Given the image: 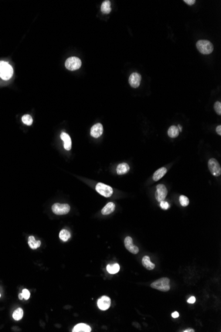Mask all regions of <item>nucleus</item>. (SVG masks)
Returning a JSON list of instances; mask_svg holds the SVG:
<instances>
[{
    "label": "nucleus",
    "instance_id": "1",
    "mask_svg": "<svg viewBox=\"0 0 221 332\" xmlns=\"http://www.w3.org/2000/svg\"><path fill=\"white\" fill-rule=\"evenodd\" d=\"M170 280L167 277H163L151 284V287L162 292H168L170 289Z\"/></svg>",
    "mask_w": 221,
    "mask_h": 332
},
{
    "label": "nucleus",
    "instance_id": "2",
    "mask_svg": "<svg viewBox=\"0 0 221 332\" xmlns=\"http://www.w3.org/2000/svg\"><path fill=\"white\" fill-rule=\"evenodd\" d=\"M197 48L201 54H209L213 51V44L207 40H200L196 44Z\"/></svg>",
    "mask_w": 221,
    "mask_h": 332
},
{
    "label": "nucleus",
    "instance_id": "3",
    "mask_svg": "<svg viewBox=\"0 0 221 332\" xmlns=\"http://www.w3.org/2000/svg\"><path fill=\"white\" fill-rule=\"evenodd\" d=\"M95 189L97 192L105 198L111 197L113 195V190L111 186L101 182L97 184Z\"/></svg>",
    "mask_w": 221,
    "mask_h": 332
},
{
    "label": "nucleus",
    "instance_id": "4",
    "mask_svg": "<svg viewBox=\"0 0 221 332\" xmlns=\"http://www.w3.org/2000/svg\"><path fill=\"white\" fill-rule=\"evenodd\" d=\"M66 68L69 70L73 71L79 69L81 66V61L78 57H70L66 60L65 63Z\"/></svg>",
    "mask_w": 221,
    "mask_h": 332
},
{
    "label": "nucleus",
    "instance_id": "5",
    "mask_svg": "<svg viewBox=\"0 0 221 332\" xmlns=\"http://www.w3.org/2000/svg\"><path fill=\"white\" fill-rule=\"evenodd\" d=\"M52 210L56 215H65L70 212V207L67 203H56L52 206Z\"/></svg>",
    "mask_w": 221,
    "mask_h": 332
},
{
    "label": "nucleus",
    "instance_id": "6",
    "mask_svg": "<svg viewBox=\"0 0 221 332\" xmlns=\"http://www.w3.org/2000/svg\"><path fill=\"white\" fill-rule=\"evenodd\" d=\"M209 169L210 173L214 176H219L221 175L220 165L215 159H210L208 162Z\"/></svg>",
    "mask_w": 221,
    "mask_h": 332
},
{
    "label": "nucleus",
    "instance_id": "7",
    "mask_svg": "<svg viewBox=\"0 0 221 332\" xmlns=\"http://www.w3.org/2000/svg\"><path fill=\"white\" fill-rule=\"evenodd\" d=\"M168 194V190L163 185H158L156 186V191L155 193V197L158 202H160L164 200Z\"/></svg>",
    "mask_w": 221,
    "mask_h": 332
},
{
    "label": "nucleus",
    "instance_id": "8",
    "mask_svg": "<svg viewBox=\"0 0 221 332\" xmlns=\"http://www.w3.org/2000/svg\"><path fill=\"white\" fill-rule=\"evenodd\" d=\"M125 246L128 251L132 254H137L139 251V249L133 243L132 239L131 237H127L125 239Z\"/></svg>",
    "mask_w": 221,
    "mask_h": 332
},
{
    "label": "nucleus",
    "instance_id": "9",
    "mask_svg": "<svg viewBox=\"0 0 221 332\" xmlns=\"http://www.w3.org/2000/svg\"><path fill=\"white\" fill-rule=\"evenodd\" d=\"M111 304V301L110 298L106 296H103L98 301H97V306L100 310H106L109 308Z\"/></svg>",
    "mask_w": 221,
    "mask_h": 332
},
{
    "label": "nucleus",
    "instance_id": "10",
    "mask_svg": "<svg viewBox=\"0 0 221 332\" xmlns=\"http://www.w3.org/2000/svg\"><path fill=\"white\" fill-rule=\"evenodd\" d=\"M141 80H142L141 75L138 73L134 72L130 76L128 82H129V84L131 87H132V88H136L140 86Z\"/></svg>",
    "mask_w": 221,
    "mask_h": 332
},
{
    "label": "nucleus",
    "instance_id": "11",
    "mask_svg": "<svg viewBox=\"0 0 221 332\" xmlns=\"http://www.w3.org/2000/svg\"><path fill=\"white\" fill-rule=\"evenodd\" d=\"M13 70L11 65H8L6 68L0 71V78L4 80H8L12 77Z\"/></svg>",
    "mask_w": 221,
    "mask_h": 332
},
{
    "label": "nucleus",
    "instance_id": "12",
    "mask_svg": "<svg viewBox=\"0 0 221 332\" xmlns=\"http://www.w3.org/2000/svg\"><path fill=\"white\" fill-rule=\"evenodd\" d=\"M104 132V127L102 124H97L91 127L90 134L94 138H99L103 134Z\"/></svg>",
    "mask_w": 221,
    "mask_h": 332
},
{
    "label": "nucleus",
    "instance_id": "13",
    "mask_svg": "<svg viewBox=\"0 0 221 332\" xmlns=\"http://www.w3.org/2000/svg\"><path fill=\"white\" fill-rule=\"evenodd\" d=\"M60 138L64 142V149L66 151H70L71 148V140L69 135L63 132L60 135Z\"/></svg>",
    "mask_w": 221,
    "mask_h": 332
},
{
    "label": "nucleus",
    "instance_id": "14",
    "mask_svg": "<svg viewBox=\"0 0 221 332\" xmlns=\"http://www.w3.org/2000/svg\"><path fill=\"white\" fill-rule=\"evenodd\" d=\"M130 170V166L127 163H121L117 167V173L119 175H125Z\"/></svg>",
    "mask_w": 221,
    "mask_h": 332
},
{
    "label": "nucleus",
    "instance_id": "15",
    "mask_svg": "<svg viewBox=\"0 0 221 332\" xmlns=\"http://www.w3.org/2000/svg\"><path fill=\"white\" fill-rule=\"evenodd\" d=\"M91 328L90 326L85 324H77L73 328V332H90Z\"/></svg>",
    "mask_w": 221,
    "mask_h": 332
},
{
    "label": "nucleus",
    "instance_id": "16",
    "mask_svg": "<svg viewBox=\"0 0 221 332\" xmlns=\"http://www.w3.org/2000/svg\"><path fill=\"white\" fill-rule=\"evenodd\" d=\"M115 209V204L113 202H109L102 209L101 213L103 215H109L113 212Z\"/></svg>",
    "mask_w": 221,
    "mask_h": 332
},
{
    "label": "nucleus",
    "instance_id": "17",
    "mask_svg": "<svg viewBox=\"0 0 221 332\" xmlns=\"http://www.w3.org/2000/svg\"><path fill=\"white\" fill-rule=\"evenodd\" d=\"M167 172V169L165 167H162L160 168H159L158 170H157L155 172H154V175H153V180L154 181H158L160 179H161V178L166 175Z\"/></svg>",
    "mask_w": 221,
    "mask_h": 332
},
{
    "label": "nucleus",
    "instance_id": "18",
    "mask_svg": "<svg viewBox=\"0 0 221 332\" xmlns=\"http://www.w3.org/2000/svg\"><path fill=\"white\" fill-rule=\"evenodd\" d=\"M142 263L143 266L145 267L147 270H151L155 268V264L151 262L150 259L148 256L143 257L142 260Z\"/></svg>",
    "mask_w": 221,
    "mask_h": 332
},
{
    "label": "nucleus",
    "instance_id": "19",
    "mask_svg": "<svg viewBox=\"0 0 221 332\" xmlns=\"http://www.w3.org/2000/svg\"><path fill=\"white\" fill-rule=\"evenodd\" d=\"M28 244L32 249H37L40 246L41 242L39 240H36L33 236H30L28 239Z\"/></svg>",
    "mask_w": 221,
    "mask_h": 332
},
{
    "label": "nucleus",
    "instance_id": "20",
    "mask_svg": "<svg viewBox=\"0 0 221 332\" xmlns=\"http://www.w3.org/2000/svg\"><path fill=\"white\" fill-rule=\"evenodd\" d=\"M179 131L177 126L172 125L169 127L168 131V135L171 138H176L179 135Z\"/></svg>",
    "mask_w": 221,
    "mask_h": 332
},
{
    "label": "nucleus",
    "instance_id": "21",
    "mask_svg": "<svg viewBox=\"0 0 221 332\" xmlns=\"http://www.w3.org/2000/svg\"><path fill=\"white\" fill-rule=\"evenodd\" d=\"M101 11L102 12V13H104V14L109 13L111 12V2L109 1H108V0L103 2V3L101 5Z\"/></svg>",
    "mask_w": 221,
    "mask_h": 332
},
{
    "label": "nucleus",
    "instance_id": "22",
    "mask_svg": "<svg viewBox=\"0 0 221 332\" xmlns=\"http://www.w3.org/2000/svg\"><path fill=\"white\" fill-rule=\"evenodd\" d=\"M107 270L108 273H109L110 274H116L119 271L120 266L117 263L113 264H108L107 266Z\"/></svg>",
    "mask_w": 221,
    "mask_h": 332
},
{
    "label": "nucleus",
    "instance_id": "23",
    "mask_svg": "<svg viewBox=\"0 0 221 332\" xmlns=\"http://www.w3.org/2000/svg\"><path fill=\"white\" fill-rule=\"evenodd\" d=\"M60 239L63 241H67L70 238L71 234L69 231L66 230V229H62L59 234Z\"/></svg>",
    "mask_w": 221,
    "mask_h": 332
},
{
    "label": "nucleus",
    "instance_id": "24",
    "mask_svg": "<svg viewBox=\"0 0 221 332\" xmlns=\"http://www.w3.org/2000/svg\"><path fill=\"white\" fill-rule=\"evenodd\" d=\"M23 310H22V308H19L17 310H15L13 314V319L17 321L20 320L23 318Z\"/></svg>",
    "mask_w": 221,
    "mask_h": 332
},
{
    "label": "nucleus",
    "instance_id": "25",
    "mask_svg": "<svg viewBox=\"0 0 221 332\" xmlns=\"http://www.w3.org/2000/svg\"><path fill=\"white\" fill-rule=\"evenodd\" d=\"M21 120L23 121V123L24 124H25V125H31L32 124H33V121L32 117L30 116V115H29V114L24 115L22 117Z\"/></svg>",
    "mask_w": 221,
    "mask_h": 332
},
{
    "label": "nucleus",
    "instance_id": "26",
    "mask_svg": "<svg viewBox=\"0 0 221 332\" xmlns=\"http://www.w3.org/2000/svg\"><path fill=\"white\" fill-rule=\"evenodd\" d=\"M179 202H180V204L182 206L186 207L189 205V200L187 197H186V196L182 195L180 196V197H179Z\"/></svg>",
    "mask_w": 221,
    "mask_h": 332
},
{
    "label": "nucleus",
    "instance_id": "27",
    "mask_svg": "<svg viewBox=\"0 0 221 332\" xmlns=\"http://www.w3.org/2000/svg\"><path fill=\"white\" fill-rule=\"evenodd\" d=\"M214 108L216 113L218 114L219 115H221V103L220 101L215 102Z\"/></svg>",
    "mask_w": 221,
    "mask_h": 332
},
{
    "label": "nucleus",
    "instance_id": "28",
    "mask_svg": "<svg viewBox=\"0 0 221 332\" xmlns=\"http://www.w3.org/2000/svg\"><path fill=\"white\" fill-rule=\"evenodd\" d=\"M21 294L23 295V298L25 300H28L30 298V292H29V291L27 289H23Z\"/></svg>",
    "mask_w": 221,
    "mask_h": 332
},
{
    "label": "nucleus",
    "instance_id": "29",
    "mask_svg": "<svg viewBox=\"0 0 221 332\" xmlns=\"http://www.w3.org/2000/svg\"><path fill=\"white\" fill-rule=\"evenodd\" d=\"M160 207L163 209H168L169 208V203L163 200V201L160 202Z\"/></svg>",
    "mask_w": 221,
    "mask_h": 332
},
{
    "label": "nucleus",
    "instance_id": "30",
    "mask_svg": "<svg viewBox=\"0 0 221 332\" xmlns=\"http://www.w3.org/2000/svg\"><path fill=\"white\" fill-rule=\"evenodd\" d=\"M8 65H9L8 63L5 62V61H0V71H2Z\"/></svg>",
    "mask_w": 221,
    "mask_h": 332
},
{
    "label": "nucleus",
    "instance_id": "31",
    "mask_svg": "<svg viewBox=\"0 0 221 332\" xmlns=\"http://www.w3.org/2000/svg\"><path fill=\"white\" fill-rule=\"evenodd\" d=\"M195 300H196V299H195L194 296H191L187 300V302L189 304H194L195 302Z\"/></svg>",
    "mask_w": 221,
    "mask_h": 332
},
{
    "label": "nucleus",
    "instance_id": "32",
    "mask_svg": "<svg viewBox=\"0 0 221 332\" xmlns=\"http://www.w3.org/2000/svg\"><path fill=\"white\" fill-rule=\"evenodd\" d=\"M184 2L189 5V6H191V5H193L196 2H195V0H185Z\"/></svg>",
    "mask_w": 221,
    "mask_h": 332
},
{
    "label": "nucleus",
    "instance_id": "33",
    "mask_svg": "<svg viewBox=\"0 0 221 332\" xmlns=\"http://www.w3.org/2000/svg\"><path fill=\"white\" fill-rule=\"evenodd\" d=\"M172 316L173 318H177L179 316V313L177 312V311H175V312L172 314Z\"/></svg>",
    "mask_w": 221,
    "mask_h": 332
},
{
    "label": "nucleus",
    "instance_id": "34",
    "mask_svg": "<svg viewBox=\"0 0 221 332\" xmlns=\"http://www.w3.org/2000/svg\"><path fill=\"white\" fill-rule=\"evenodd\" d=\"M216 131H217V133L219 135H221V126L220 125L217 126V129H216Z\"/></svg>",
    "mask_w": 221,
    "mask_h": 332
},
{
    "label": "nucleus",
    "instance_id": "35",
    "mask_svg": "<svg viewBox=\"0 0 221 332\" xmlns=\"http://www.w3.org/2000/svg\"><path fill=\"white\" fill-rule=\"evenodd\" d=\"M183 331H184V332H190V331H191V332H194L195 331H194V330H193V329H188V330H184Z\"/></svg>",
    "mask_w": 221,
    "mask_h": 332
},
{
    "label": "nucleus",
    "instance_id": "36",
    "mask_svg": "<svg viewBox=\"0 0 221 332\" xmlns=\"http://www.w3.org/2000/svg\"><path fill=\"white\" fill-rule=\"evenodd\" d=\"M177 127H178V129H179V131H180V132H182V126H181L180 125H179L177 126Z\"/></svg>",
    "mask_w": 221,
    "mask_h": 332
},
{
    "label": "nucleus",
    "instance_id": "37",
    "mask_svg": "<svg viewBox=\"0 0 221 332\" xmlns=\"http://www.w3.org/2000/svg\"><path fill=\"white\" fill-rule=\"evenodd\" d=\"M19 298L20 300H23V299H24L23 297V295H22L21 293H20V294H19Z\"/></svg>",
    "mask_w": 221,
    "mask_h": 332
},
{
    "label": "nucleus",
    "instance_id": "38",
    "mask_svg": "<svg viewBox=\"0 0 221 332\" xmlns=\"http://www.w3.org/2000/svg\"><path fill=\"white\" fill-rule=\"evenodd\" d=\"M0 297H1V294H0Z\"/></svg>",
    "mask_w": 221,
    "mask_h": 332
}]
</instances>
